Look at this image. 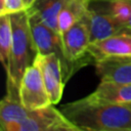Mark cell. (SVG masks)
Here are the masks:
<instances>
[{
  "instance_id": "8",
  "label": "cell",
  "mask_w": 131,
  "mask_h": 131,
  "mask_svg": "<svg viewBox=\"0 0 131 131\" xmlns=\"http://www.w3.org/2000/svg\"><path fill=\"white\" fill-rule=\"evenodd\" d=\"M89 54L94 62L110 58L131 56V30H127L111 37L90 43Z\"/></svg>"
},
{
  "instance_id": "14",
  "label": "cell",
  "mask_w": 131,
  "mask_h": 131,
  "mask_svg": "<svg viewBox=\"0 0 131 131\" xmlns=\"http://www.w3.org/2000/svg\"><path fill=\"white\" fill-rule=\"evenodd\" d=\"M67 2L68 0H36L27 10L38 16L45 25L58 33L57 17Z\"/></svg>"
},
{
  "instance_id": "4",
  "label": "cell",
  "mask_w": 131,
  "mask_h": 131,
  "mask_svg": "<svg viewBox=\"0 0 131 131\" xmlns=\"http://www.w3.org/2000/svg\"><path fill=\"white\" fill-rule=\"evenodd\" d=\"M28 13H29L32 36H33L34 43L38 53L39 54H49V53L57 54L58 57L61 59L63 77H64V81L67 82L72 77V75L79 70V68L67 60L63 54L61 36L56 31H54L53 29L45 25L38 16H36L33 13H30L29 11Z\"/></svg>"
},
{
  "instance_id": "2",
  "label": "cell",
  "mask_w": 131,
  "mask_h": 131,
  "mask_svg": "<svg viewBox=\"0 0 131 131\" xmlns=\"http://www.w3.org/2000/svg\"><path fill=\"white\" fill-rule=\"evenodd\" d=\"M12 24V46L6 69L7 93L18 96V88L25 71L38 54L31 32L27 10L10 14ZM19 97V96H18Z\"/></svg>"
},
{
  "instance_id": "19",
  "label": "cell",
  "mask_w": 131,
  "mask_h": 131,
  "mask_svg": "<svg viewBox=\"0 0 131 131\" xmlns=\"http://www.w3.org/2000/svg\"><path fill=\"white\" fill-rule=\"evenodd\" d=\"M127 27L131 30V15H130V18H129V20H128V23H127Z\"/></svg>"
},
{
  "instance_id": "17",
  "label": "cell",
  "mask_w": 131,
  "mask_h": 131,
  "mask_svg": "<svg viewBox=\"0 0 131 131\" xmlns=\"http://www.w3.org/2000/svg\"><path fill=\"white\" fill-rule=\"evenodd\" d=\"M27 10L24 0H0V15Z\"/></svg>"
},
{
  "instance_id": "5",
  "label": "cell",
  "mask_w": 131,
  "mask_h": 131,
  "mask_svg": "<svg viewBox=\"0 0 131 131\" xmlns=\"http://www.w3.org/2000/svg\"><path fill=\"white\" fill-rule=\"evenodd\" d=\"M19 100L30 111L52 104L37 58L25 71L18 88Z\"/></svg>"
},
{
  "instance_id": "1",
  "label": "cell",
  "mask_w": 131,
  "mask_h": 131,
  "mask_svg": "<svg viewBox=\"0 0 131 131\" xmlns=\"http://www.w3.org/2000/svg\"><path fill=\"white\" fill-rule=\"evenodd\" d=\"M60 110L80 131H131V104L106 102L89 94Z\"/></svg>"
},
{
  "instance_id": "15",
  "label": "cell",
  "mask_w": 131,
  "mask_h": 131,
  "mask_svg": "<svg viewBox=\"0 0 131 131\" xmlns=\"http://www.w3.org/2000/svg\"><path fill=\"white\" fill-rule=\"evenodd\" d=\"M12 46V24L10 14L0 15V60L6 71Z\"/></svg>"
},
{
  "instance_id": "10",
  "label": "cell",
  "mask_w": 131,
  "mask_h": 131,
  "mask_svg": "<svg viewBox=\"0 0 131 131\" xmlns=\"http://www.w3.org/2000/svg\"><path fill=\"white\" fill-rule=\"evenodd\" d=\"M94 63L100 81L131 83V56L103 59Z\"/></svg>"
},
{
  "instance_id": "12",
  "label": "cell",
  "mask_w": 131,
  "mask_h": 131,
  "mask_svg": "<svg viewBox=\"0 0 131 131\" xmlns=\"http://www.w3.org/2000/svg\"><path fill=\"white\" fill-rule=\"evenodd\" d=\"M29 112L30 110L23 105L18 96L6 93L0 102L1 130L6 131L10 126L21 122L25 118H27Z\"/></svg>"
},
{
  "instance_id": "20",
  "label": "cell",
  "mask_w": 131,
  "mask_h": 131,
  "mask_svg": "<svg viewBox=\"0 0 131 131\" xmlns=\"http://www.w3.org/2000/svg\"><path fill=\"white\" fill-rule=\"evenodd\" d=\"M90 1H113V0H90Z\"/></svg>"
},
{
  "instance_id": "18",
  "label": "cell",
  "mask_w": 131,
  "mask_h": 131,
  "mask_svg": "<svg viewBox=\"0 0 131 131\" xmlns=\"http://www.w3.org/2000/svg\"><path fill=\"white\" fill-rule=\"evenodd\" d=\"M24 1H25L26 6H27V9H29V8L34 4V2H35L36 0H24Z\"/></svg>"
},
{
  "instance_id": "11",
  "label": "cell",
  "mask_w": 131,
  "mask_h": 131,
  "mask_svg": "<svg viewBox=\"0 0 131 131\" xmlns=\"http://www.w3.org/2000/svg\"><path fill=\"white\" fill-rule=\"evenodd\" d=\"M91 95L106 102L131 104V83L101 81Z\"/></svg>"
},
{
  "instance_id": "9",
  "label": "cell",
  "mask_w": 131,
  "mask_h": 131,
  "mask_svg": "<svg viewBox=\"0 0 131 131\" xmlns=\"http://www.w3.org/2000/svg\"><path fill=\"white\" fill-rule=\"evenodd\" d=\"M42 74L46 89L48 91L52 104H56L60 101L64 88V77L62 71L61 59L55 53L49 54H37L36 56Z\"/></svg>"
},
{
  "instance_id": "6",
  "label": "cell",
  "mask_w": 131,
  "mask_h": 131,
  "mask_svg": "<svg viewBox=\"0 0 131 131\" xmlns=\"http://www.w3.org/2000/svg\"><path fill=\"white\" fill-rule=\"evenodd\" d=\"M61 41L63 54L69 62L80 69L94 61L88 52L91 38L85 16L61 35Z\"/></svg>"
},
{
  "instance_id": "7",
  "label": "cell",
  "mask_w": 131,
  "mask_h": 131,
  "mask_svg": "<svg viewBox=\"0 0 131 131\" xmlns=\"http://www.w3.org/2000/svg\"><path fill=\"white\" fill-rule=\"evenodd\" d=\"M85 18L89 28L91 42L130 30L125 24L118 20L94 1H91Z\"/></svg>"
},
{
  "instance_id": "3",
  "label": "cell",
  "mask_w": 131,
  "mask_h": 131,
  "mask_svg": "<svg viewBox=\"0 0 131 131\" xmlns=\"http://www.w3.org/2000/svg\"><path fill=\"white\" fill-rule=\"evenodd\" d=\"M6 131H80L61 112L50 104L29 112L21 122L10 126Z\"/></svg>"
},
{
  "instance_id": "13",
  "label": "cell",
  "mask_w": 131,
  "mask_h": 131,
  "mask_svg": "<svg viewBox=\"0 0 131 131\" xmlns=\"http://www.w3.org/2000/svg\"><path fill=\"white\" fill-rule=\"evenodd\" d=\"M90 3V0H68L57 17V28L60 36L85 16Z\"/></svg>"
},
{
  "instance_id": "16",
  "label": "cell",
  "mask_w": 131,
  "mask_h": 131,
  "mask_svg": "<svg viewBox=\"0 0 131 131\" xmlns=\"http://www.w3.org/2000/svg\"><path fill=\"white\" fill-rule=\"evenodd\" d=\"M103 9L110 12L121 23L127 26L131 15V0H113V1H94Z\"/></svg>"
}]
</instances>
